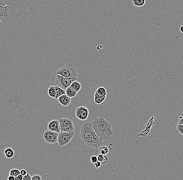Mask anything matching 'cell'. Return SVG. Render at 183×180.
Here are the masks:
<instances>
[{
	"mask_svg": "<svg viewBox=\"0 0 183 180\" xmlns=\"http://www.w3.org/2000/svg\"><path fill=\"white\" fill-rule=\"evenodd\" d=\"M80 136L84 144L90 147L98 148L102 146V140L97 135L90 122H86L82 124Z\"/></svg>",
	"mask_w": 183,
	"mask_h": 180,
	"instance_id": "obj_1",
	"label": "cell"
},
{
	"mask_svg": "<svg viewBox=\"0 0 183 180\" xmlns=\"http://www.w3.org/2000/svg\"><path fill=\"white\" fill-rule=\"evenodd\" d=\"M90 124L99 138L102 141L107 140L114 135L111 123L104 117H96Z\"/></svg>",
	"mask_w": 183,
	"mask_h": 180,
	"instance_id": "obj_2",
	"label": "cell"
},
{
	"mask_svg": "<svg viewBox=\"0 0 183 180\" xmlns=\"http://www.w3.org/2000/svg\"><path fill=\"white\" fill-rule=\"evenodd\" d=\"M56 75L71 79H78V70L72 64H68L61 66L57 69Z\"/></svg>",
	"mask_w": 183,
	"mask_h": 180,
	"instance_id": "obj_3",
	"label": "cell"
},
{
	"mask_svg": "<svg viewBox=\"0 0 183 180\" xmlns=\"http://www.w3.org/2000/svg\"><path fill=\"white\" fill-rule=\"evenodd\" d=\"M75 135V131L60 132L58 134L57 142L61 147H63L69 144Z\"/></svg>",
	"mask_w": 183,
	"mask_h": 180,
	"instance_id": "obj_4",
	"label": "cell"
},
{
	"mask_svg": "<svg viewBox=\"0 0 183 180\" xmlns=\"http://www.w3.org/2000/svg\"><path fill=\"white\" fill-rule=\"evenodd\" d=\"M60 123V132L75 131V127L72 120L69 118H60L58 119Z\"/></svg>",
	"mask_w": 183,
	"mask_h": 180,
	"instance_id": "obj_5",
	"label": "cell"
},
{
	"mask_svg": "<svg viewBox=\"0 0 183 180\" xmlns=\"http://www.w3.org/2000/svg\"><path fill=\"white\" fill-rule=\"evenodd\" d=\"M56 79L57 85L64 90L70 87L72 82L77 80V79L66 78L59 75H56Z\"/></svg>",
	"mask_w": 183,
	"mask_h": 180,
	"instance_id": "obj_6",
	"label": "cell"
},
{
	"mask_svg": "<svg viewBox=\"0 0 183 180\" xmlns=\"http://www.w3.org/2000/svg\"><path fill=\"white\" fill-rule=\"evenodd\" d=\"M58 133L48 130L45 131L43 137L46 142L48 144H53L57 142Z\"/></svg>",
	"mask_w": 183,
	"mask_h": 180,
	"instance_id": "obj_7",
	"label": "cell"
},
{
	"mask_svg": "<svg viewBox=\"0 0 183 180\" xmlns=\"http://www.w3.org/2000/svg\"><path fill=\"white\" fill-rule=\"evenodd\" d=\"M76 117L82 121L87 120L89 115V110L85 106H80L75 110Z\"/></svg>",
	"mask_w": 183,
	"mask_h": 180,
	"instance_id": "obj_8",
	"label": "cell"
},
{
	"mask_svg": "<svg viewBox=\"0 0 183 180\" xmlns=\"http://www.w3.org/2000/svg\"><path fill=\"white\" fill-rule=\"evenodd\" d=\"M48 128L49 130H51L54 132H57V133H60V123L59 120L54 119L52 120L48 125Z\"/></svg>",
	"mask_w": 183,
	"mask_h": 180,
	"instance_id": "obj_9",
	"label": "cell"
},
{
	"mask_svg": "<svg viewBox=\"0 0 183 180\" xmlns=\"http://www.w3.org/2000/svg\"><path fill=\"white\" fill-rule=\"evenodd\" d=\"M58 101L61 105L64 107H67L71 104V99L70 98L69 96H67L66 94H64L58 97Z\"/></svg>",
	"mask_w": 183,
	"mask_h": 180,
	"instance_id": "obj_10",
	"label": "cell"
},
{
	"mask_svg": "<svg viewBox=\"0 0 183 180\" xmlns=\"http://www.w3.org/2000/svg\"><path fill=\"white\" fill-rule=\"evenodd\" d=\"M106 99V96H102L95 92L94 94V102L97 105H100L104 102Z\"/></svg>",
	"mask_w": 183,
	"mask_h": 180,
	"instance_id": "obj_11",
	"label": "cell"
},
{
	"mask_svg": "<svg viewBox=\"0 0 183 180\" xmlns=\"http://www.w3.org/2000/svg\"><path fill=\"white\" fill-rule=\"evenodd\" d=\"M54 87H55V89L56 90V93L55 99H58L59 97H60V96L64 95V94H66V91L59 87L57 85H54Z\"/></svg>",
	"mask_w": 183,
	"mask_h": 180,
	"instance_id": "obj_12",
	"label": "cell"
},
{
	"mask_svg": "<svg viewBox=\"0 0 183 180\" xmlns=\"http://www.w3.org/2000/svg\"><path fill=\"white\" fill-rule=\"evenodd\" d=\"M70 87L78 93L81 90V88H82V85L79 82L75 80L72 82V84H71V85H70Z\"/></svg>",
	"mask_w": 183,
	"mask_h": 180,
	"instance_id": "obj_13",
	"label": "cell"
},
{
	"mask_svg": "<svg viewBox=\"0 0 183 180\" xmlns=\"http://www.w3.org/2000/svg\"><path fill=\"white\" fill-rule=\"evenodd\" d=\"M4 153L5 156L7 158H12L15 155L14 151L12 148H7L4 151Z\"/></svg>",
	"mask_w": 183,
	"mask_h": 180,
	"instance_id": "obj_14",
	"label": "cell"
},
{
	"mask_svg": "<svg viewBox=\"0 0 183 180\" xmlns=\"http://www.w3.org/2000/svg\"><path fill=\"white\" fill-rule=\"evenodd\" d=\"M98 158V161H99L102 163V165H105L107 164L108 162L109 158L108 156L107 155H104L102 154H99L97 156Z\"/></svg>",
	"mask_w": 183,
	"mask_h": 180,
	"instance_id": "obj_15",
	"label": "cell"
},
{
	"mask_svg": "<svg viewBox=\"0 0 183 180\" xmlns=\"http://www.w3.org/2000/svg\"><path fill=\"white\" fill-rule=\"evenodd\" d=\"M66 94L68 96H69L70 98H73L74 97H75L77 94V92L72 89L71 87H68L66 90Z\"/></svg>",
	"mask_w": 183,
	"mask_h": 180,
	"instance_id": "obj_16",
	"label": "cell"
},
{
	"mask_svg": "<svg viewBox=\"0 0 183 180\" xmlns=\"http://www.w3.org/2000/svg\"><path fill=\"white\" fill-rule=\"evenodd\" d=\"M48 95L51 97L52 98H56V90L55 89L54 86H50L48 88Z\"/></svg>",
	"mask_w": 183,
	"mask_h": 180,
	"instance_id": "obj_17",
	"label": "cell"
},
{
	"mask_svg": "<svg viewBox=\"0 0 183 180\" xmlns=\"http://www.w3.org/2000/svg\"><path fill=\"white\" fill-rule=\"evenodd\" d=\"M95 92L99 95L104 96H107V93L106 89H105V87H98V89H97L95 91Z\"/></svg>",
	"mask_w": 183,
	"mask_h": 180,
	"instance_id": "obj_18",
	"label": "cell"
},
{
	"mask_svg": "<svg viewBox=\"0 0 183 180\" xmlns=\"http://www.w3.org/2000/svg\"><path fill=\"white\" fill-rule=\"evenodd\" d=\"M133 3L136 7H141L146 3V0H133Z\"/></svg>",
	"mask_w": 183,
	"mask_h": 180,
	"instance_id": "obj_19",
	"label": "cell"
},
{
	"mask_svg": "<svg viewBox=\"0 0 183 180\" xmlns=\"http://www.w3.org/2000/svg\"><path fill=\"white\" fill-rule=\"evenodd\" d=\"M19 174H20V170H19L18 169H12L9 171V175H12L16 177Z\"/></svg>",
	"mask_w": 183,
	"mask_h": 180,
	"instance_id": "obj_20",
	"label": "cell"
},
{
	"mask_svg": "<svg viewBox=\"0 0 183 180\" xmlns=\"http://www.w3.org/2000/svg\"><path fill=\"white\" fill-rule=\"evenodd\" d=\"M100 153L102 155H106L109 153V148L105 146H102L100 149Z\"/></svg>",
	"mask_w": 183,
	"mask_h": 180,
	"instance_id": "obj_21",
	"label": "cell"
},
{
	"mask_svg": "<svg viewBox=\"0 0 183 180\" xmlns=\"http://www.w3.org/2000/svg\"><path fill=\"white\" fill-rule=\"evenodd\" d=\"M176 129H177V132L180 133V134L183 135V124H177Z\"/></svg>",
	"mask_w": 183,
	"mask_h": 180,
	"instance_id": "obj_22",
	"label": "cell"
},
{
	"mask_svg": "<svg viewBox=\"0 0 183 180\" xmlns=\"http://www.w3.org/2000/svg\"><path fill=\"white\" fill-rule=\"evenodd\" d=\"M31 180H43L41 175L38 174L34 175L31 178Z\"/></svg>",
	"mask_w": 183,
	"mask_h": 180,
	"instance_id": "obj_23",
	"label": "cell"
},
{
	"mask_svg": "<svg viewBox=\"0 0 183 180\" xmlns=\"http://www.w3.org/2000/svg\"><path fill=\"white\" fill-rule=\"evenodd\" d=\"M90 160L92 162V163H93L94 164L95 163H96V162L98 161L97 156H95V155L91 156V157L90 158Z\"/></svg>",
	"mask_w": 183,
	"mask_h": 180,
	"instance_id": "obj_24",
	"label": "cell"
},
{
	"mask_svg": "<svg viewBox=\"0 0 183 180\" xmlns=\"http://www.w3.org/2000/svg\"><path fill=\"white\" fill-rule=\"evenodd\" d=\"M31 178H32V177L30 175V174L28 173L27 175L24 176L22 180H31Z\"/></svg>",
	"mask_w": 183,
	"mask_h": 180,
	"instance_id": "obj_25",
	"label": "cell"
},
{
	"mask_svg": "<svg viewBox=\"0 0 183 180\" xmlns=\"http://www.w3.org/2000/svg\"><path fill=\"white\" fill-rule=\"evenodd\" d=\"M101 165H102V163L99 161H97L96 163H94V165H95V168L96 169H98V168H100Z\"/></svg>",
	"mask_w": 183,
	"mask_h": 180,
	"instance_id": "obj_26",
	"label": "cell"
},
{
	"mask_svg": "<svg viewBox=\"0 0 183 180\" xmlns=\"http://www.w3.org/2000/svg\"><path fill=\"white\" fill-rule=\"evenodd\" d=\"M24 176H22L21 174H19L15 177V180H22Z\"/></svg>",
	"mask_w": 183,
	"mask_h": 180,
	"instance_id": "obj_27",
	"label": "cell"
},
{
	"mask_svg": "<svg viewBox=\"0 0 183 180\" xmlns=\"http://www.w3.org/2000/svg\"><path fill=\"white\" fill-rule=\"evenodd\" d=\"M27 174H28V173L26 170L22 169L21 170H20V174H21L22 176H24V175H27Z\"/></svg>",
	"mask_w": 183,
	"mask_h": 180,
	"instance_id": "obj_28",
	"label": "cell"
},
{
	"mask_svg": "<svg viewBox=\"0 0 183 180\" xmlns=\"http://www.w3.org/2000/svg\"><path fill=\"white\" fill-rule=\"evenodd\" d=\"M178 124H183V117H180V120L178 122Z\"/></svg>",
	"mask_w": 183,
	"mask_h": 180,
	"instance_id": "obj_29",
	"label": "cell"
},
{
	"mask_svg": "<svg viewBox=\"0 0 183 180\" xmlns=\"http://www.w3.org/2000/svg\"><path fill=\"white\" fill-rule=\"evenodd\" d=\"M7 180H15V177L12 175H9L7 178Z\"/></svg>",
	"mask_w": 183,
	"mask_h": 180,
	"instance_id": "obj_30",
	"label": "cell"
},
{
	"mask_svg": "<svg viewBox=\"0 0 183 180\" xmlns=\"http://www.w3.org/2000/svg\"><path fill=\"white\" fill-rule=\"evenodd\" d=\"M102 48H103V46L102 45H98L97 46V50H98L99 51H101Z\"/></svg>",
	"mask_w": 183,
	"mask_h": 180,
	"instance_id": "obj_31",
	"label": "cell"
},
{
	"mask_svg": "<svg viewBox=\"0 0 183 180\" xmlns=\"http://www.w3.org/2000/svg\"><path fill=\"white\" fill-rule=\"evenodd\" d=\"M180 31L182 33H183V26H182L180 27Z\"/></svg>",
	"mask_w": 183,
	"mask_h": 180,
	"instance_id": "obj_32",
	"label": "cell"
},
{
	"mask_svg": "<svg viewBox=\"0 0 183 180\" xmlns=\"http://www.w3.org/2000/svg\"><path fill=\"white\" fill-rule=\"evenodd\" d=\"M2 22V21L0 19V22Z\"/></svg>",
	"mask_w": 183,
	"mask_h": 180,
	"instance_id": "obj_33",
	"label": "cell"
}]
</instances>
